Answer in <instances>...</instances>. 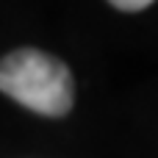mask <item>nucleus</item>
<instances>
[{
	"label": "nucleus",
	"mask_w": 158,
	"mask_h": 158,
	"mask_svg": "<svg viewBox=\"0 0 158 158\" xmlns=\"http://www.w3.org/2000/svg\"><path fill=\"white\" fill-rule=\"evenodd\" d=\"M111 6H117L119 11H142L147 6H153V0H108Z\"/></svg>",
	"instance_id": "2"
},
{
	"label": "nucleus",
	"mask_w": 158,
	"mask_h": 158,
	"mask_svg": "<svg viewBox=\"0 0 158 158\" xmlns=\"http://www.w3.org/2000/svg\"><path fill=\"white\" fill-rule=\"evenodd\" d=\"M0 92L42 117H64L75 100V81L64 61L22 47L0 61Z\"/></svg>",
	"instance_id": "1"
}]
</instances>
